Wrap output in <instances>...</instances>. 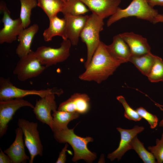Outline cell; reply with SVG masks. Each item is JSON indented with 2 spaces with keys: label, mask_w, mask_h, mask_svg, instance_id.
I'll list each match as a JSON object with an SVG mask.
<instances>
[{
  "label": "cell",
  "mask_w": 163,
  "mask_h": 163,
  "mask_svg": "<svg viewBox=\"0 0 163 163\" xmlns=\"http://www.w3.org/2000/svg\"><path fill=\"white\" fill-rule=\"evenodd\" d=\"M130 145L131 149L135 151L144 163H157L153 154L145 149L143 143L139 139L137 136L133 139Z\"/></svg>",
  "instance_id": "26"
},
{
  "label": "cell",
  "mask_w": 163,
  "mask_h": 163,
  "mask_svg": "<svg viewBox=\"0 0 163 163\" xmlns=\"http://www.w3.org/2000/svg\"><path fill=\"white\" fill-rule=\"evenodd\" d=\"M21 10L20 18L24 29L28 27L31 23L32 10L37 6V0H20Z\"/></svg>",
  "instance_id": "25"
},
{
  "label": "cell",
  "mask_w": 163,
  "mask_h": 163,
  "mask_svg": "<svg viewBox=\"0 0 163 163\" xmlns=\"http://www.w3.org/2000/svg\"><path fill=\"white\" fill-rule=\"evenodd\" d=\"M15 132L16 136L14 142L4 152L10 157L11 163H25L27 160H30V157L25 152L23 133L19 127Z\"/></svg>",
  "instance_id": "16"
},
{
  "label": "cell",
  "mask_w": 163,
  "mask_h": 163,
  "mask_svg": "<svg viewBox=\"0 0 163 163\" xmlns=\"http://www.w3.org/2000/svg\"><path fill=\"white\" fill-rule=\"evenodd\" d=\"M156 105L158 107H163V105H161L160 104H158L156 103ZM161 109V110H163V109L160 108ZM159 126L160 127H163V119L159 123Z\"/></svg>",
  "instance_id": "35"
},
{
  "label": "cell",
  "mask_w": 163,
  "mask_h": 163,
  "mask_svg": "<svg viewBox=\"0 0 163 163\" xmlns=\"http://www.w3.org/2000/svg\"><path fill=\"white\" fill-rule=\"evenodd\" d=\"M159 22H163V14H158L155 18L153 23L155 24Z\"/></svg>",
  "instance_id": "34"
},
{
  "label": "cell",
  "mask_w": 163,
  "mask_h": 163,
  "mask_svg": "<svg viewBox=\"0 0 163 163\" xmlns=\"http://www.w3.org/2000/svg\"><path fill=\"white\" fill-rule=\"evenodd\" d=\"M37 6L46 14L49 19L61 12L64 2L62 0H37Z\"/></svg>",
  "instance_id": "23"
},
{
  "label": "cell",
  "mask_w": 163,
  "mask_h": 163,
  "mask_svg": "<svg viewBox=\"0 0 163 163\" xmlns=\"http://www.w3.org/2000/svg\"><path fill=\"white\" fill-rule=\"evenodd\" d=\"M88 15H64L66 21L65 36L72 45H77L81 32L86 23Z\"/></svg>",
  "instance_id": "14"
},
{
  "label": "cell",
  "mask_w": 163,
  "mask_h": 163,
  "mask_svg": "<svg viewBox=\"0 0 163 163\" xmlns=\"http://www.w3.org/2000/svg\"><path fill=\"white\" fill-rule=\"evenodd\" d=\"M71 45L69 40H63L59 47L43 46L37 48L35 52L41 63L48 67L67 59L70 55Z\"/></svg>",
  "instance_id": "6"
},
{
  "label": "cell",
  "mask_w": 163,
  "mask_h": 163,
  "mask_svg": "<svg viewBox=\"0 0 163 163\" xmlns=\"http://www.w3.org/2000/svg\"><path fill=\"white\" fill-rule=\"evenodd\" d=\"M46 68L41 63L35 52L31 50L20 58L13 73L19 80L24 81L40 75Z\"/></svg>",
  "instance_id": "7"
},
{
  "label": "cell",
  "mask_w": 163,
  "mask_h": 163,
  "mask_svg": "<svg viewBox=\"0 0 163 163\" xmlns=\"http://www.w3.org/2000/svg\"><path fill=\"white\" fill-rule=\"evenodd\" d=\"M155 56L151 52L139 56L131 55L129 62L133 63L142 74L147 76L154 63Z\"/></svg>",
  "instance_id": "21"
},
{
  "label": "cell",
  "mask_w": 163,
  "mask_h": 163,
  "mask_svg": "<svg viewBox=\"0 0 163 163\" xmlns=\"http://www.w3.org/2000/svg\"><path fill=\"white\" fill-rule=\"evenodd\" d=\"M80 114L66 111L57 110L52 114L54 123L53 129L55 128L62 129L66 128L71 121L78 118Z\"/></svg>",
  "instance_id": "22"
},
{
  "label": "cell",
  "mask_w": 163,
  "mask_h": 163,
  "mask_svg": "<svg viewBox=\"0 0 163 163\" xmlns=\"http://www.w3.org/2000/svg\"><path fill=\"white\" fill-rule=\"evenodd\" d=\"M103 19L92 14L88 18L80 34L82 41L85 43L87 48V57L84 64L86 68L89 65L92 57L101 41L99 33L103 29Z\"/></svg>",
  "instance_id": "4"
},
{
  "label": "cell",
  "mask_w": 163,
  "mask_h": 163,
  "mask_svg": "<svg viewBox=\"0 0 163 163\" xmlns=\"http://www.w3.org/2000/svg\"><path fill=\"white\" fill-rule=\"evenodd\" d=\"M109 53L115 59L123 63L129 62L132 55L130 49L126 42L119 34L114 36L112 43L105 44Z\"/></svg>",
  "instance_id": "18"
},
{
  "label": "cell",
  "mask_w": 163,
  "mask_h": 163,
  "mask_svg": "<svg viewBox=\"0 0 163 163\" xmlns=\"http://www.w3.org/2000/svg\"><path fill=\"white\" fill-rule=\"evenodd\" d=\"M49 20V26L43 34L44 40L50 41L53 37L57 36L61 37L63 40L67 39L65 36L66 21L64 18H60L56 16Z\"/></svg>",
  "instance_id": "20"
},
{
  "label": "cell",
  "mask_w": 163,
  "mask_h": 163,
  "mask_svg": "<svg viewBox=\"0 0 163 163\" xmlns=\"http://www.w3.org/2000/svg\"><path fill=\"white\" fill-rule=\"evenodd\" d=\"M89 11L80 0H67L64 3L61 12L64 15L78 16L84 15Z\"/></svg>",
  "instance_id": "24"
},
{
  "label": "cell",
  "mask_w": 163,
  "mask_h": 163,
  "mask_svg": "<svg viewBox=\"0 0 163 163\" xmlns=\"http://www.w3.org/2000/svg\"><path fill=\"white\" fill-rule=\"evenodd\" d=\"M39 27L34 24L23 29L18 37L19 43L16 49V53L19 58L26 55L31 51V46L33 38L38 32Z\"/></svg>",
  "instance_id": "19"
},
{
  "label": "cell",
  "mask_w": 163,
  "mask_h": 163,
  "mask_svg": "<svg viewBox=\"0 0 163 163\" xmlns=\"http://www.w3.org/2000/svg\"><path fill=\"white\" fill-rule=\"evenodd\" d=\"M0 163H11V160L9 156L5 154L0 148Z\"/></svg>",
  "instance_id": "32"
},
{
  "label": "cell",
  "mask_w": 163,
  "mask_h": 163,
  "mask_svg": "<svg viewBox=\"0 0 163 163\" xmlns=\"http://www.w3.org/2000/svg\"><path fill=\"white\" fill-rule=\"evenodd\" d=\"M117 129L120 133V140L117 149L107 155V158L111 161L116 159L120 160L127 151L131 149L130 144L133 139L143 131L144 128L136 125L130 129H125L120 127H117Z\"/></svg>",
  "instance_id": "12"
},
{
  "label": "cell",
  "mask_w": 163,
  "mask_h": 163,
  "mask_svg": "<svg viewBox=\"0 0 163 163\" xmlns=\"http://www.w3.org/2000/svg\"><path fill=\"white\" fill-rule=\"evenodd\" d=\"M68 144L66 143L63 148L60 152L58 158L56 161V163H65L66 162V152L67 151Z\"/></svg>",
  "instance_id": "31"
},
{
  "label": "cell",
  "mask_w": 163,
  "mask_h": 163,
  "mask_svg": "<svg viewBox=\"0 0 163 163\" xmlns=\"http://www.w3.org/2000/svg\"><path fill=\"white\" fill-rule=\"evenodd\" d=\"M74 129V128L69 129L68 127L55 128L52 130L54 138L59 143H67L72 146L74 152L72 159L73 162L82 159L86 162L92 163L96 158L97 154L91 151L87 145L93 141V138L90 136L83 137L78 136L75 133Z\"/></svg>",
  "instance_id": "2"
},
{
  "label": "cell",
  "mask_w": 163,
  "mask_h": 163,
  "mask_svg": "<svg viewBox=\"0 0 163 163\" xmlns=\"http://www.w3.org/2000/svg\"><path fill=\"white\" fill-rule=\"evenodd\" d=\"M136 110L142 118L148 122L151 129H154L156 127L158 120L156 115L149 113L142 107L137 108Z\"/></svg>",
  "instance_id": "30"
},
{
  "label": "cell",
  "mask_w": 163,
  "mask_h": 163,
  "mask_svg": "<svg viewBox=\"0 0 163 163\" xmlns=\"http://www.w3.org/2000/svg\"><path fill=\"white\" fill-rule=\"evenodd\" d=\"M90 99L87 94L76 93L60 103L57 110L84 114L90 108Z\"/></svg>",
  "instance_id": "13"
},
{
  "label": "cell",
  "mask_w": 163,
  "mask_h": 163,
  "mask_svg": "<svg viewBox=\"0 0 163 163\" xmlns=\"http://www.w3.org/2000/svg\"><path fill=\"white\" fill-rule=\"evenodd\" d=\"M18 125L22 130L24 144L30 153L29 163H33L36 156L43 155V147L37 129L38 124L21 118L18 119Z\"/></svg>",
  "instance_id": "5"
},
{
  "label": "cell",
  "mask_w": 163,
  "mask_h": 163,
  "mask_svg": "<svg viewBox=\"0 0 163 163\" xmlns=\"http://www.w3.org/2000/svg\"><path fill=\"white\" fill-rule=\"evenodd\" d=\"M158 14L157 10L151 6L147 0H133L126 8L119 7L115 13L108 19L107 24L109 27L122 18L133 16L153 23Z\"/></svg>",
  "instance_id": "3"
},
{
  "label": "cell",
  "mask_w": 163,
  "mask_h": 163,
  "mask_svg": "<svg viewBox=\"0 0 163 163\" xmlns=\"http://www.w3.org/2000/svg\"><path fill=\"white\" fill-rule=\"evenodd\" d=\"M0 11L3 14L1 21L3 24V27L0 30V43H11L17 40L24 28L20 17L15 19L11 18V12L2 1H0Z\"/></svg>",
  "instance_id": "9"
},
{
  "label": "cell",
  "mask_w": 163,
  "mask_h": 163,
  "mask_svg": "<svg viewBox=\"0 0 163 163\" xmlns=\"http://www.w3.org/2000/svg\"><path fill=\"white\" fill-rule=\"evenodd\" d=\"M117 100L121 103L125 110L124 116L125 117L130 120L139 121L142 118L139 115L136 110L131 108L126 102L125 98L120 95L117 97Z\"/></svg>",
  "instance_id": "28"
},
{
  "label": "cell",
  "mask_w": 163,
  "mask_h": 163,
  "mask_svg": "<svg viewBox=\"0 0 163 163\" xmlns=\"http://www.w3.org/2000/svg\"><path fill=\"white\" fill-rule=\"evenodd\" d=\"M123 63L114 58L101 41L85 71L79 76L83 81L100 84L113 75Z\"/></svg>",
  "instance_id": "1"
},
{
  "label": "cell",
  "mask_w": 163,
  "mask_h": 163,
  "mask_svg": "<svg viewBox=\"0 0 163 163\" xmlns=\"http://www.w3.org/2000/svg\"><path fill=\"white\" fill-rule=\"evenodd\" d=\"M62 93L53 92L40 97L36 101L33 110L37 119L42 123L48 125L52 130L53 128L54 123L51 112H53L57 109L55 95L59 96Z\"/></svg>",
  "instance_id": "10"
},
{
  "label": "cell",
  "mask_w": 163,
  "mask_h": 163,
  "mask_svg": "<svg viewBox=\"0 0 163 163\" xmlns=\"http://www.w3.org/2000/svg\"><path fill=\"white\" fill-rule=\"evenodd\" d=\"M28 107L33 109L34 106L22 98H15L0 101V137L6 133L8 124L15 112L21 108Z\"/></svg>",
  "instance_id": "11"
},
{
  "label": "cell",
  "mask_w": 163,
  "mask_h": 163,
  "mask_svg": "<svg viewBox=\"0 0 163 163\" xmlns=\"http://www.w3.org/2000/svg\"><path fill=\"white\" fill-rule=\"evenodd\" d=\"M128 45L132 55L139 56L151 52V47L147 39L133 32L119 34Z\"/></svg>",
  "instance_id": "17"
},
{
  "label": "cell",
  "mask_w": 163,
  "mask_h": 163,
  "mask_svg": "<svg viewBox=\"0 0 163 163\" xmlns=\"http://www.w3.org/2000/svg\"><path fill=\"white\" fill-rule=\"evenodd\" d=\"M147 77L152 82H163V60L161 58L156 56L154 63Z\"/></svg>",
  "instance_id": "27"
},
{
  "label": "cell",
  "mask_w": 163,
  "mask_h": 163,
  "mask_svg": "<svg viewBox=\"0 0 163 163\" xmlns=\"http://www.w3.org/2000/svg\"><path fill=\"white\" fill-rule=\"evenodd\" d=\"M63 92L62 89L47 88L39 90H25L14 85L9 78H0V101H4L15 98H22L26 96L34 95L43 97L53 92Z\"/></svg>",
  "instance_id": "8"
},
{
  "label": "cell",
  "mask_w": 163,
  "mask_h": 163,
  "mask_svg": "<svg viewBox=\"0 0 163 163\" xmlns=\"http://www.w3.org/2000/svg\"><path fill=\"white\" fill-rule=\"evenodd\" d=\"M92 14L104 19L114 14L119 7L121 0H80Z\"/></svg>",
  "instance_id": "15"
},
{
  "label": "cell",
  "mask_w": 163,
  "mask_h": 163,
  "mask_svg": "<svg viewBox=\"0 0 163 163\" xmlns=\"http://www.w3.org/2000/svg\"><path fill=\"white\" fill-rule=\"evenodd\" d=\"M155 142V145L149 146L148 150L153 154L157 163H162L163 162V133L161 139H157Z\"/></svg>",
  "instance_id": "29"
},
{
  "label": "cell",
  "mask_w": 163,
  "mask_h": 163,
  "mask_svg": "<svg viewBox=\"0 0 163 163\" xmlns=\"http://www.w3.org/2000/svg\"><path fill=\"white\" fill-rule=\"evenodd\" d=\"M62 0L63 2H64V3H65L67 1V0Z\"/></svg>",
  "instance_id": "36"
},
{
  "label": "cell",
  "mask_w": 163,
  "mask_h": 163,
  "mask_svg": "<svg viewBox=\"0 0 163 163\" xmlns=\"http://www.w3.org/2000/svg\"><path fill=\"white\" fill-rule=\"evenodd\" d=\"M149 4L154 7L156 5L163 6V0H147Z\"/></svg>",
  "instance_id": "33"
}]
</instances>
